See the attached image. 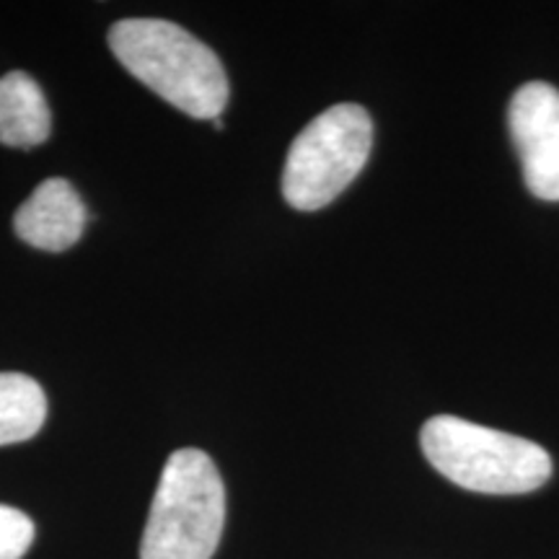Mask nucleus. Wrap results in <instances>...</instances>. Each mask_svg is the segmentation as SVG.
<instances>
[{"label":"nucleus","instance_id":"obj_2","mask_svg":"<svg viewBox=\"0 0 559 559\" xmlns=\"http://www.w3.org/2000/svg\"><path fill=\"white\" fill-rule=\"evenodd\" d=\"M226 526V487L200 449L174 451L160 472L140 559H210Z\"/></svg>","mask_w":559,"mask_h":559},{"label":"nucleus","instance_id":"obj_9","mask_svg":"<svg viewBox=\"0 0 559 559\" xmlns=\"http://www.w3.org/2000/svg\"><path fill=\"white\" fill-rule=\"evenodd\" d=\"M34 542V521L16 508L0 506V559H21Z\"/></svg>","mask_w":559,"mask_h":559},{"label":"nucleus","instance_id":"obj_4","mask_svg":"<svg viewBox=\"0 0 559 559\" xmlns=\"http://www.w3.org/2000/svg\"><path fill=\"white\" fill-rule=\"evenodd\" d=\"M373 148V122L360 104L321 111L293 140L283 171V198L290 207L313 213L353 185Z\"/></svg>","mask_w":559,"mask_h":559},{"label":"nucleus","instance_id":"obj_5","mask_svg":"<svg viewBox=\"0 0 559 559\" xmlns=\"http://www.w3.org/2000/svg\"><path fill=\"white\" fill-rule=\"evenodd\" d=\"M510 135L521 156L528 192L539 200H559V91L534 81L521 86L508 109Z\"/></svg>","mask_w":559,"mask_h":559},{"label":"nucleus","instance_id":"obj_6","mask_svg":"<svg viewBox=\"0 0 559 559\" xmlns=\"http://www.w3.org/2000/svg\"><path fill=\"white\" fill-rule=\"evenodd\" d=\"M19 239L41 251H66L86 228V205L73 185L55 177L41 181L13 215Z\"/></svg>","mask_w":559,"mask_h":559},{"label":"nucleus","instance_id":"obj_1","mask_svg":"<svg viewBox=\"0 0 559 559\" xmlns=\"http://www.w3.org/2000/svg\"><path fill=\"white\" fill-rule=\"evenodd\" d=\"M109 47L140 83L194 120H218L226 109L230 88L218 55L171 21H117Z\"/></svg>","mask_w":559,"mask_h":559},{"label":"nucleus","instance_id":"obj_7","mask_svg":"<svg viewBox=\"0 0 559 559\" xmlns=\"http://www.w3.org/2000/svg\"><path fill=\"white\" fill-rule=\"evenodd\" d=\"M52 117L39 83L24 70L0 79V143L29 151L50 138Z\"/></svg>","mask_w":559,"mask_h":559},{"label":"nucleus","instance_id":"obj_3","mask_svg":"<svg viewBox=\"0 0 559 559\" xmlns=\"http://www.w3.org/2000/svg\"><path fill=\"white\" fill-rule=\"evenodd\" d=\"M419 443L436 472L472 492L523 495L551 477V456L539 443L461 417L428 419Z\"/></svg>","mask_w":559,"mask_h":559},{"label":"nucleus","instance_id":"obj_8","mask_svg":"<svg viewBox=\"0 0 559 559\" xmlns=\"http://www.w3.org/2000/svg\"><path fill=\"white\" fill-rule=\"evenodd\" d=\"M47 417V396L24 373H0V445L37 436Z\"/></svg>","mask_w":559,"mask_h":559}]
</instances>
